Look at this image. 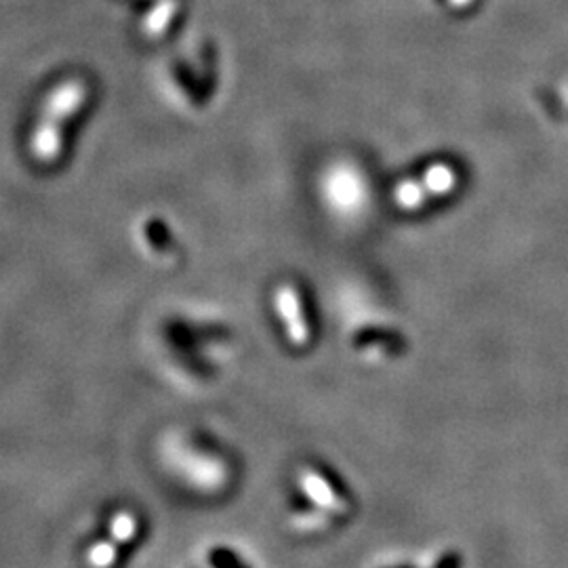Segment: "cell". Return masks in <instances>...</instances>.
<instances>
[{"instance_id": "1", "label": "cell", "mask_w": 568, "mask_h": 568, "mask_svg": "<svg viewBox=\"0 0 568 568\" xmlns=\"http://www.w3.org/2000/svg\"><path fill=\"white\" fill-rule=\"evenodd\" d=\"M84 103V87L65 82L44 103V116L30 140L32 156L42 164L55 163L63 150V122L70 121Z\"/></svg>"}, {"instance_id": "2", "label": "cell", "mask_w": 568, "mask_h": 568, "mask_svg": "<svg viewBox=\"0 0 568 568\" xmlns=\"http://www.w3.org/2000/svg\"><path fill=\"white\" fill-rule=\"evenodd\" d=\"M276 307L281 312L286 337L295 345H305L310 342V323L305 318L304 302L295 286L284 284L276 293Z\"/></svg>"}, {"instance_id": "3", "label": "cell", "mask_w": 568, "mask_h": 568, "mask_svg": "<svg viewBox=\"0 0 568 568\" xmlns=\"http://www.w3.org/2000/svg\"><path fill=\"white\" fill-rule=\"evenodd\" d=\"M302 485H304L305 493H307L316 504H321V506H326V508L331 509L344 508V499L339 501L337 493L328 487L331 483H328L326 478H323L321 474H316V471H305L304 476H302Z\"/></svg>"}, {"instance_id": "4", "label": "cell", "mask_w": 568, "mask_h": 568, "mask_svg": "<svg viewBox=\"0 0 568 568\" xmlns=\"http://www.w3.org/2000/svg\"><path fill=\"white\" fill-rule=\"evenodd\" d=\"M138 518L131 511H119L110 523V535L116 544H129L138 532Z\"/></svg>"}, {"instance_id": "5", "label": "cell", "mask_w": 568, "mask_h": 568, "mask_svg": "<svg viewBox=\"0 0 568 568\" xmlns=\"http://www.w3.org/2000/svg\"><path fill=\"white\" fill-rule=\"evenodd\" d=\"M426 185L434 192H448L455 185V173L447 164H436L427 171Z\"/></svg>"}, {"instance_id": "6", "label": "cell", "mask_w": 568, "mask_h": 568, "mask_svg": "<svg viewBox=\"0 0 568 568\" xmlns=\"http://www.w3.org/2000/svg\"><path fill=\"white\" fill-rule=\"evenodd\" d=\"M116 560V549L110 541H102L98 546H93L89 551V562L98 565V567H110Z\"/></svg>"}]
</instances>
